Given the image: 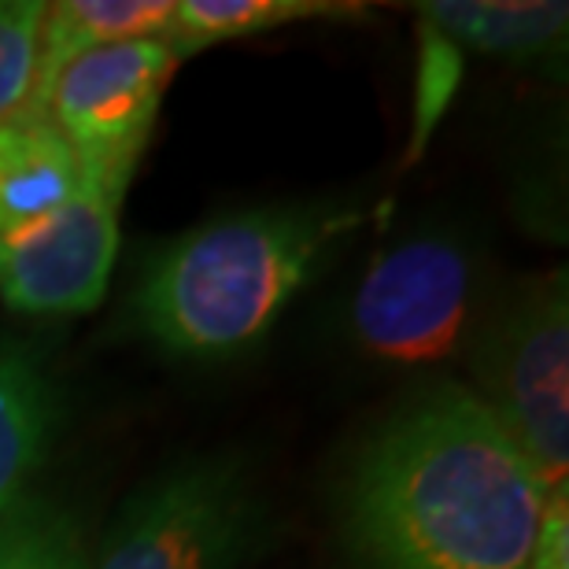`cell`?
<instances>
[{
  "label": "cell",
  "mask_w": 569,
  "mask_h": 569,
  "mask_svg": "<svg viewBox=\"0 0 569 569\" xmlns=\"http://www.w3.org/2000/svg\"><path fill=\"white\" fill-rule=\"evenodd\" d=\"M351 4H326V0H174V27L170 44L178 56L208 44L252 38V33L289 27L307 19H345Z\"/></svg>",
  "instance_id": "cell-12"
},
{
  "label": "cell",
  "mask_w": 569,
  "mask_h": 569,
  "mask_svg": "<svg viewBox=\"0 0 569 569\" xmlns=\"http://www.w3.org/2000/svg\"><path fill=\"white\" fill-rule=\"evenodd\" d=\"M422 22L455 49L499 56L510 63H555L566 52V4H492V0H432L418 4Z\"/></svg>",
  "instance_id": "cell-9"
},
{
  "label": "cell",
  "mask_w": 569,
  "mask_h": 569,
  "mask_svg": "<svg viewBox=\"0 0 569 569\" xmlns=\"http://www.w3.org/2000/svg\"><path fill=\"white\" fill-rule=\"evenodd\" d=\"M473 259L451 237H411L381 252L351 296V337L392 367H437L462 348Z\"/></svg>",
  "instance_id": "cell-5"
},
{
  "label": "cell",
  "mask_w": 569,
  "mask_h": 569,
  "mask_svg": "<svg viewBox=\"0 0 569 569\" xmlns=\"http://www.w3.org/2000/svg\"><path fill=\"white\" fill-rule=\"evenodd\" d=\"M78 521L41 496H22L0 515V569H89Z\"/></svg>",
  "instance_id": "cell-13"
},
{
  "label": "cell",
  "mask_w": 569,
  "mask_h": 569,
  "mask_svg": "<svg viewBox=\"0 0 569 569\" xmlns=\"http://www.w3.org/2000/svg\"><path fill=\"white\" fill-rule=\"evenodd\" d=\"M178 63L170 41H122L82 52L60 67L30 111L49 116L86 178L127 192Z\"/></svg>",
  "instance_id": "cell-4"
},
{
  "label": "cell",
  "mask_w": 569,
  "mask_h": 569,
  "mask_svg": "<svg viewBox=\"0 0 569 569\" xmlns=\"http://www.w3.org/2000/svg\"><path fill=\"white\" fill-rule=\"evenodd\" d=\"M548 496L466 385L396 411L351 462L345 537L359 569H532Z\"/></svg>",
  "instance_id": "cell-1"
},
{
  "label": "cell",
  "mask_w": 569,
  "mask_h": 569,
  "mask_svg": "<svg viewBox=\"0 0 569 569\" xmlns=\"http://www.w3.org/2000/svg\"><path fill=\"white\" fill-rule=\"evenodd\" d=\"M256 529L252 488L233 462H192L122 510L89 569H237Z\"/></svg>",
  "instance_id": "cell-6"
},
{
  "label": "cell",
  "mask_w": 569,
  "mask_h": 569,
  "mask_svg": "<svg viewBox=\"0 0 569 569\" xmlns=\"http://www.w3.org/2000/svg\"><path fill=\"white\" fill-rule=\"evenodd\" d=\"M44 0H0V122L30 108L41 67Z\"/></svg>",
  "instance_id": "cell-14"
},
{
  "label": "cell",
  "mask_w": 569,
  "mask_h": 569,
  "mask_svg": "<svg viewBox=\"0 0 569 569\" xmlns=\"http://www.w3.org/2000/svg\"><path fill=\"white\" fill-rule=\"evenodd\" d=\"M170 27H174V0H56V4H44L33 100L74 56L122 41H167Z\"/></svg>",
  "instance_id": "cell-10"
},
{
  "label": "cell",
  "mask_w": 569,
  "mask_h": 569,
  "mask_svg": "<svg viewBox=\"0 0 569 569\" xmlns=\"http://www.w3.org/2000/svg\"><path fill=\"white\" fill-rule=\"evenodd\" d=\"M119 203L122 192L86 178L60 211L0 237V300L38 318L97 311L119 252Z\"/></svg>",
  "instance_id": "cell-7"
},
{
  "label": "cell",
  "mask_w": 569,
  "mask_h": 569,
  "mask_svg": "<svg viewBox=\"0 0 569 569\" xmlns=\"http://www.w3.org/2000/svg\"><path fill=\"white\" fill-rule=\"evenodd\" d=\"M459 82H462V52L443 33L422 22V67H418V111H415L418 148L429 141V130L440 122Z\"/></svg>",
  "instance_id": "cell-15"
},
{
  "label": "cell",
  "mask_w": 569,
  "mask_h": 569,
  "mask_svg": "<svg viewBox=\"0 0 569 569\" xmlns=\"http://www.w3.org/2000/svg\"><path fill=\"white\" fill-rule=\"evenodd\" d=\"M82 186L86 170L49 116L27 108L0 122V237L60 211Z\"/></svg>",
  "instance_id": "cell-8"
},
{
  "label": "cell",
  "mask_w": 569,
  "mask_h": 569,
  "mask_svg": "<svg viewBox=\"0 0 569 569\" xmlns=\"http://www.w3.org/2000/svg\"><path fill=\"white\" fill-rule=\"evenodd\" d=\"M52 432L56 392L49 378L27 351L0 348V515L27 496Z\"/></svg>",
  "instance_id": "cell-11"
},
{
  "label": "cell",
  "mask_w": 569,
  "mask_h": 569,
  "mask_svg": "<svg viewBox=\"0 0 569 569\" xmlns=\"http://www.w3.org/2000/svg\"><path fill=\"white\" fill-rule=\"evenodd\" d=\"M477 396L537 470L548 503L569 473V300L566 274L521 292L473 340Z\"/></svg>",
  "instance_id": "cell-3"
},
{
  "label": "cell",
  "mask_w": 569,
  "mask_h": 569,
  "mask_svg": "<svg viewBox=\"0 0 569 569\" xmlns=\"http://www.w3.org/2000/svg\"><path fill=\"white\" fill-rule=\"evenodd\" d=\"M340 219L252 211L178 237L148 267L133 318L159 348L219 359L252 348L311 278Z\"/></svg>",
  "instance_id": "cell-2"
}]
</instances>
